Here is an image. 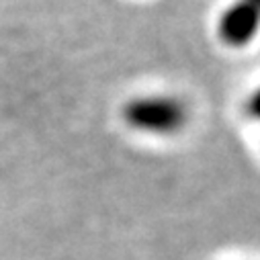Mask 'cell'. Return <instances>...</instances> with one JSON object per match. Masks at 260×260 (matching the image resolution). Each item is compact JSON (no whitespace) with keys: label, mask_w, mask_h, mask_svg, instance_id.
I'll use <instances>...</instances> for the list:
<instances>
[{"label":"cell","mask_w":260,"mask_h":260,"mask_svg":"<svg viewBox=\"0 0 260 260\" xmlns=\"http://www.w3.org/2000/svg\"><path fill=\"white\" fill-rule=\"evenodd\" d=\"M121 119L138 134L170 138L188 125L190 111L186 103L174 94L148 92L129 99L121 109Z\"/></svg>","instance_id":"obj_1"},{"label":"cell","mask_w":260,"mask_h":260,"mask_svg":"<svg viewBox=\"0 0 260 260\" xmlns=\"http://www.w3.org/2000/svg\"><path fill=\"white\" fill-rule=\"evenodd\" d=\"M256 3H260V0H256Z\"/></svg>","instance_id":"obj_4"},{"label":"cell","mask_w":260,"mask_h":260,"mask_svg":"<svg viewBox=\"0 0 260 260\" xmlns=\"http://www.w3.org/2000/svg\"><path fill=\"white\" fill-rule=\"evenodd\" d=\"M246 113L250 115V119L260 121V84L248 94V99H246Z\"/></svg>","instance_id":"obj_3"},{"label":"cell","mask_w":260,"mask_h":260,"mask_svg":"<svg viewBox=\"0 0 260 260\" xmlns=\"http://www.w3.org/2000/svg\"><path fill=\"white\" fill-rule=\"evenodd\" d=\"M217 41L228 49H246L260 35V3L232 0L215 21Z\"/></svg>","instance_id":"obj_2"}]
</instances>
